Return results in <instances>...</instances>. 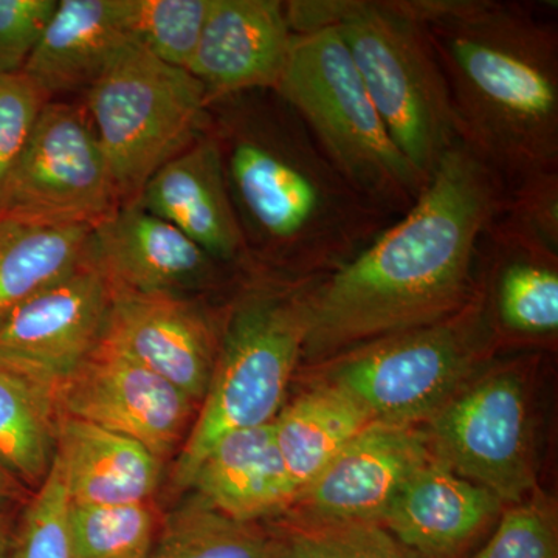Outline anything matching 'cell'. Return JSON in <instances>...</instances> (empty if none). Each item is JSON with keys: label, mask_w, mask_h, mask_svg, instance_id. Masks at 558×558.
<instances>
[{"label": "cell", "mask_w": 558, "mask_h": 558, "mask_svg": "<svg viewBox=\"0 0 558 558\" xmlns=\"http://www.w3.org/2000/svg\"><path fill=\"white\" fill-rule=\"evenodd\" d=\"M295 33L281 0H209L189 72L209 106L248 92L277 90Z\"/></svg>", "instance_id": "16"}, {"label": "cell", "mask_w": 558, "mask_h": 558, "mask_svg": "<svg viewBox=\"0 0 558 558\" xmlns=\"http://www.w3.org/2000/svg\"><path fill=\"white\" fill-rule=\"evenodd\" d=\"M498 343L478 286L453 317L381 337L311 368L314 379L347 391L374 422L424 427L490 363Z\"/></svg>", "instance_id": "7"}, {"label": "cell", "mask_w": 558, "mask_h": 558, "mask_svg": "<svg viewBox=\"0 0 558 558\" xmlns=\"http://www.w3.org/2000/svg\"><path fill=\"white\" fill-rule=\"evenodd\" d=\"M120 205L86 108L47 102L0 194V215L95 227Z\"/></svg>", "instance_id": "10"}, {"label": "cell", "mask_w": 558, "mask_h": 558, "mask_svg": "<svg viewBox=\"0 0 558 558\" xmlns=\"http://www.w3.org/2000/svg\"><path fill=\"white\" fill-rule=\"evenodd\" d=\"M505 197L497 172L459 142L416 204L311 290L310 366L453 317L478 293L481 240Z\"/></svg>", "instance_id": "1"}, {"label": "cell", "mask_w": 558, "mask_h": 558, "mask_svg": "<svg viewBox=\"0 0 558 558\" xmlns=\"http://www.w3.org/2000/svg\"><path fill=\"white\" fill-rule=\"evenodd\" d=\"M449 87L459 142L505 186L558 171V28L553 3L405 0Z\"/></svg>", "instance_id": "3"}, {"label": "cell", "mask_w": 558, "mask_h": 558, "mask_svg": "<svg viewBox=\"0 0 558 558\" xmlns=\"http://www.w3.org/2000/svg\"><path fill=\"white\" fill-rule=\"evenodd\" d=\"M69 497L57 458L11 532L7 558H72Z\"/></svg>", "instance_id": "30"}, {"label": "cell", "mask_w": 558, "mask_h": 558, "mask_svg": "<svg viewBox=\"0 0 558 558\" xmlns=\"http://www.w3.org/2000/svg\"><path fill=\"white\" fill-rule=\"evenodd\" d=\"M208 7L209 0H123L124 24L132 44L189 70Z\"/></svg>", "instance_id": "29"}, {"label": "cell", "mask_w": 558, "mask_h": 558, "mask_svg": "<svg viewBox=\"0 0 558 558\" xmlns=\"http://www.w3.org/2000/svg\"><path fill=\"white\" fill-rule=\"evenodd\" d=\"M130 44L123 0H58L22 72L53 100L89 90Z\"/></svg>", "instance_id": "22"}, {"label": "cell", "mask_w": 558, "mask_h": 558, "mask_svg": "<svg viewBox=\"0 0 558 558\" xmlns=\"http://www.w3.org/2000/svg\"><path fill=\"white\" fill-rule=\"evenodd\" d=\"M94 227L0 215V325L90 258Z\"/></svg>", "instance_id": "24"}, {"label": "cell", "mask_w": 558, "mask_h": 558, "mask_svg": "<svg viewBox=\"0 0 558 558\" xmlns=\"http://www.w3.org/2000/svg\"><path fill=\"white\" fill-rule=\"evenodd\" d=\"M465 558H558L557 508L542 490L502 509L490 539Z\"/></svg>", "instance_id": "32"}, {"label": "cell", "mask_w": 558, "mask_h": 558, "mask_svg": "<svg viewBox=\"0 0 558 558\" xmlns=\"http://www.w3.org/2000/svg\"><path fill=\"white\" fill-rule=\"evenodd\" d=\"M62 416L137 440L161 461L182 449L197 403L153 371L98 347L53 395Z\"/></svg>", "instance_id": "12"}, {"label": "cell", "mask_w": 558, "mask_h": 558, "mask_svg": "<svg viewBox=\"0 0 558 558\" xmlns=\"http://www.w3.org/2000/svg\"><path fill=\"white\" fill-rule=\"evenodd\" d=\"M11 532H13V527L10 526L5 515L0 512V558H7V554H9Z\"/></svg>", "instance_id": "36"}, {"label": "cell", "mask_w": 558, "mask_h": 558, "mask_svg": "<svg viewBox=\"0 0 558 558\" xmlns=\"http://www.w3.org/2000/svg\"><path fill=\"white\" fill-rule=\"evenodd\" d=\"M373 422L347 391L319 379L282 405L275 440L296 497Z\"/></svg>", "instance_id": "23"}, {"label": "cell", "mask_w": 558, "mask_h": 558, "mask_svg": "<svg viewBox=\"0 0 558 558\" xmlns=\"http://www.w3.org/2000/svg\"><path fill=\"white\" fill-rule=\"evenodd\" d=\"M149 558H284L269 523H242L191 498L163 521Z\"/></svg>", "instance_id": "26"}, {"label": "cell", "mask_w": 558, "mask_h": 558, "mask_svg": "<svg viewBox=\"0 0 558 558\" xmlns=\"http://www.w3.org/2000/svg\"><path fill=\"white\" fill-rule=\"evenodd\" d=\"M478 286L498 341L557 336L558 255L488 226L480 244Z\"/></svg>", "instance_id": "21"}, {"label": "cell", "mask_w": 558, "mask_h": 558, "mask_svg": "<svg viewBox=\"0 0 558 558\" xmlns=\"http://www.w3.org/2000/svg\"><path fill=\"white\" fill-rule=\"evenodd\" d=\"M286 11L293 33L336 31L392 142L428 180L459 134L446 76L405 0H289Z\"/></svg>", "instance_id": "4"}, {"label": "cell", "mask_w": 558, "mask_h": 558, "mask_svg": "<svg viewBox=\"0 0 558 558\" xmlns=\"http://www.w3.org/2000/svg\"><path fill=\"white\" fill-rule=\"evenodd\" d=\"M53 396L0 368V469L22 487L38 488L57 451Z\"/></svg>", "instance_id": "25"}, {"label": "cell", "mask_w": 558, "mask_h": 558, "mask_svg": "<svg viewBox=\"0 0 558 558\" xmlns=\"http://www.w3.org/2000/svg\"><path fill=\"white\" fill-rule=\"evenodd\" d=\"M86 112L121 204L211 126L204 86L189 70L130 44L87 90Z\"/></svg>", "instance_id": "8"}, {"label": "cell", "mask_w": 558, "mask_h": 558, "mask_svg": "<svg viewBox=\"0 0 558 558\" xmlns=\"http://www.w3.org/2000/svg\"><path fill=\"white\" fill-rule=\"evenodd\" d=\"M209 113L253 274L328 277L396 220L344 179L277 92L223 98Z\"/></svg>", "instance_id": "2"}, {"label": "cell", "mask_w": 558, "mask_h": 558, "mask_svg": "<svg viewBox=\"0 0 558 558\" xmlns=\"http://www.w3.org/2000/svg\"><path fill=\"white\" fill-rule=\"evenodd\" d=\"M49 101L43 87L22 70L0 75V194Z\"/></svg>", "instance_id": "33"}, {"label": "cell", "mask_w": 558, "mask_h": 558, "mask_svg": "<svg viewBox=\"0 0 558 558\" xmlns=\"http://www.w3.org/2000/svg\"><path fill=\"white\" fill-rule=\"evenodd\" d=\"M523 379L513 366H484L422 427L439 461L509 506L538 488Z\"/></svg>", "instance_id": "9"}, {"label": "cell", "mask_w": 558, "mask_h": 558, "mask_svg": "<svg viewBox=\"0 0 558 558\" xmlns=\"http://www.w3.org/2000/svg\"><path fill=\"white\" fill-rule=\"evenodd\" d=\"M502 506L433 454L411 476L381 524L421 556L465 558L501 517Z\"/></svg>", "instance_id": "18"}, {"label": "cell", "mask_w": 558, "mask_h": 558, "mask_svg": "<svg viewBox=\"0 0 558 558\" xmlns=\"http://www.w3.org/2000/svg\"><path fill=\"white\" fill-rule=\"evenodd\" d=\"M58 0H0V75L21 72Z\"/></svg>", "instance_id": "34"}, {"label": "cell", "mask_w": 558, "mask_h": 558, "mask_svg": "<svg viewBox=\"0 0 558 558\" xmlns=\"http://www.w3.org/2000/svg\"><path fill=\"white\" fill-rule=\"evenodd\" d=\"M250 279L220 326L211 380L172 470V483L182 490L220 438L275 421L303 360L317 279Z\"/></svg>", "instance_id": "5"}, {"label": "cell", "mask_w": 558, "mask_h": 558, "mask_svg": "<svg viewBox=\"0 0 558 558\" xmlns=\"http://www.w3.org/2000/svg\"><path fill=\"white\" fill-rule=\"evenodd\" d=\"M277 94L306 124L344 179L392 219L405 215L428 180L398 146L340 36L330 27L295 33Z\"/></svg>", "instance_id": "6"}, {"label": "cell", "mask_w": 558, "mask_h": 558, "mask_svg": "<svg viewBox=\"0 0 558 558\" xmlns=\"http://www.w3.org/2000/svg\"><path fill=\"white\" fill-rule=\"evenodd\" d=\"M92 258L112 293L186 296L219 288L229 270L137 201L121 204L94 227Z\"/></svg>", "instance_id": "15"}, {"label": "cell", "mask_w": 558, "mask_h": 558, "mask_svg": "<svg viewBox=\"0 0 558 558\" xmlns=\"http://www.w3.org/2000/svg\"><path fill=\"white\" fill-rule=\"evenodd\" d=\"M150 505L120 508L69 505L72 558H149L163 527Z\"/></svg>", "instance_id": "28"}, {"label": "cell", "mask_w": 558, "mask_h": 558, "mask_svg": "<svg viewBox=\"0 0 558 558\" xmlns=\"http://www.w3.org/2000/svg\"><path fill=\"white\" fill-rule=\"evenodd\" d=\"M24 490L25 487H22L17 481L11 478L9 473L0 469V506L5 505V502L16 501V499L22 497V492Z\"/></svg>", "instance_id": "35"}, {"label": "cell", "mask_w": 558, "mask_h": 558, "mask_svg": "<svg viewBox=\"0 0 558 558\" xmlns=\"http://www.w3.org/2000/svg\"><path fill=\"white\" fill-rule=\"evenodd\" d=\"M110 303L112 290L90 253L0 325V368L53 396L100 347Z\"/></svg>", "instance_id": "11"}, {"label": "cell", "mask_w": 558, "mask_h": 558, "mask_svg": "<svg viewBox=\"0 0 558 558\" xmlns=\"http://www.w3.org/2000/svg\"><path fill=\"white\" fill-rule=\"evenodd\" d=\"M284 558H427L373 521L286 515L270 521Z\"/></svg>", "instance_id": "27"}, {"label": "cell", "mask_w": 558, "mask_h": 558, "mask_svg": "<svg viewBox=\"0 0 558 558\" xmlns=\"http://www.w3.org/2000/svg\"><path fill=\"white\" fill-rule=\"evenodd\" d=\"M218 341L215 323L189 296L112 293L100 344L153 371L201 405Z\"/></svg>", "instance_id": "13"}, {"label": "cell", "mask_w": 558, "mask_h": 558, "mask_svg": "<svg viewBox=\"0 0 558 558\" xmlns=\"http://www.w3.org/2000/svg\"><path fill=\"white\" fill-rule=\"evenodd\" d=\"M54 458L70 505L81 508L146 505L163 478L165 461L137 440L62 414Z\"/></svg>", "instance_id": "20"}, {"label": "cell", "mask_w": 558, "mask_h": 558, "mask_svg": "<svg viewBox=\"0 0 558 558\" xmlns=\"http://www.w3.org/2000/svg\"><path fill=\"white\" fill-rule=\"evenodd\" d=\"M135 201L227 269L253 274L211 126L154 172Z\"/></svg>", "instance_id": "17"}, {"label": "cell", "mask_w": 558, "mask_h": 558, "mask_svg": "<svg viewBox=\"0 0 558 558\" xmlns=\"http://www.w3.org/2000/svg\"><path fill=\"white\" fill-rule=\"evenodd\" d=\"M189 488L205 508L242 523L278 520L296 498L274 422L220 438L202 459Z\"/></svg>", "instance_id": "19"}, {"label": "cell", "mask_w": 558, "mask_h": 558, "mask_svg": "<svg viewBox=\"0 0 558 558\" xmlns=\"http://www.w3.org/2000/svg\"><path fill=\"white\" fill-rule=\"evenodd\" d=\"M432 458L424 428L373 422L300 492L288 513L381 524L411 476Z\"/></svg>", "instance_id": "14"}, {"label": "cell", "mask_w": 558, "mask_h": 558, "mask_svg": "<svg viewBox=\"0 0 558 558\" xmlns=\"http://www.w3.org/2000/svg\"><path fill=\"white\" fill-rule=\"evenodd\" d=\"M490 227L558 255V171L539 172L505 186Z\"/></svg>", "instance_id": "31"}]
</instances>
